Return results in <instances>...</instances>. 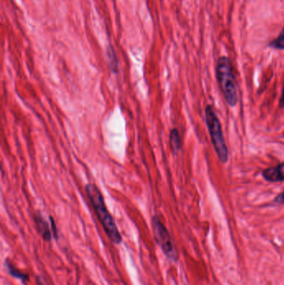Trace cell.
<instances>
[{
	"label": "cell",
	"mask_w": 284,
	"mask_h": 285,
	"mask_svg": "<svg viewBox=\"0 0 284 285\" xmlns=\"http://www.w3.org/2000/svg\"><path fill=\"white\" fill-rule=\"evenodd\" d=\"M86 193L90 200L95 213L97 214L102 227L105 231L107 236L109 237L112 243L117 245L120 244L122 241V237L118 230L115 221L113 219L111 213L107 209L102 193L97 186L92 183H88L85 186Z\"/></svg>",
	"instance_id": "cell-1"
},
{
	"label": "cell",
	"mask_w": 284,
	"mask_h": 285,
	"mask_svg": "<svg viewBox=\"0 0 284 285\" xmlns=\"http://www.w3.org/2000/svg\"><path fill=\"white\" fill-rule=\"evenodd\" d=\"M217 78L227 102L230 106H235L238 100L235 77L229 58L221 57L218 58L217 63Z\"/></svg>",
	"instance_id": "cell-2"
},
{
	"label": "cell",
	"mask_w": 284,
	"mask_h": 285,
	"mask_svg": "<svg viewBox=\"0 0 284 285\" xmlns=\"http://www.w3.org/2000/svg\"><path fill=\"white\" fill-rule=\"evenodd\" d=\"M206 122L215 151L221 162L226 163L229 158V151L224 141L221 124L212 106H208L206 109Z\"/></svg>",
	"instance_id": "cell-3"
},
{
	"label": "cell",
	"mask_w": 284,
	"mask_h": 285,
	"mask_svg": "<svg viewBox=\"0 0 284 285\" xmlns=\"http://www.w3.org/2000/svg\"><path fill=\"white\" fill-rule=\"evenodd\" d=\"M152 229L154 236L155 241L162 249L164 255L169 260L173 261L178 260V252L176 250L175 246L172 240L169 230H167L165 225L160 220L159 216L154 215L152 218Z\"/></svg>",
	"instance_id": "cell-4"
},
{
	"label": "cell",
	"mask_w": 284,
	"mask_h": 285,
	"mask_svg": "<svg viewBox=\"0 0 284 285\" xmlns=\"http://www.w3.org/2000/svg\"><path fill=\"white\" fill-rule=\"evenodd\" d=\"M34 220H35L38 233L41 235L44 241L50 242L51 239L53 238V234H52L49 224L45 220V218L42 216L41 213H37L34 216Z\"/></svg>",
	"instance_id": "cell-5"
},
{
	"label": "cell",
	"mask_w": 284,
	"mask_h": 285,
	"mask_svg": "<svg viewBox=\"0 0 284 285\" xmlns=\"http://www.w3.org/2000/svg\"><path fill=\"white\" fill-rule=\"evenodd\" d=\"M264 179L269 182L284 181V163L277 167L268 168L263 172Z\"/></svg>",
	"instance_id": "cell-6"
},
{
	"label": "cell",
	"mask_w": 284,
	"mask_h": 285,
	"mask_svg": "<svg viewBox=\"0 0 284 285\" xmlns=\"http://www.w3.org/2000/svg\"><path fill=\"white\" fill-rule=\"evenodd\" d=\"M5 265L6 267V269H7L8 273L13 278L19 279L23 284L25 285L29 282V279H30L29 275L28 274H26V273L20 271L18 268L14 266V264H12L10 260H7V259L5 260Z\"/></svg>",
	"instance_id": "cell-7"
},
{
	"label": "cell",
	"mask_w": 284,
	"mask_h": 285,
	"mask_svg": "<svg viewBox=\"0 0 284 285\" xmlns=\"http://www.w3.org/2000/svg\"><path fill=\"white\" fill-rule=\"evenodd\" d=\"M107 58H108V65H109V69L112 72L117 74L118 72L119 64H118V57L116 54L115 50L112 45H109L107 49Z\"/></svg>",
	"instance_id": "cell-8"
},
{
	"label": "cell",
	"mask_w": 284,
	"mask_h": 285,
	"mask_svg": "<svg viewBox=\"0 0 284 285\" xmlns=\"http://www.w3.org/2000/svg\"><path fill=\"white\" fill-rule=\"evenodd\" d=\"M169 142H170V146H171L173 153H178V151L181 149L182 144H181L180 135L177 129H173L171 130L170 135H169Z\"/></svg>",
	"instance_id": "cell-9"
},
{
	"label": "cell",
	"mask_w": 284,
	"mask_h": 285,
	"mask_svg": "<svg viewBox=\"0 0 284 285\" xmlns=\"http://www.w3.org/2000/svg\"><path fill=\"white\" fill-rule=\"evenodd\" d=\"M270 45L274 49H284V26L282 30L280 33L279 36L276 40H273Z\"/></svg>",
	"instance_id": "cell-10"
},
{
	"label": "cell",
	"mask_w": 284,
	"mask_h": 285,
	"mask_svg": "<svg viewBox=\"0 0 284 285\" xmlns=\"http://www.w3.org/2000/svg\"><path fill=\"white\" fill-rule=\"evenodd\" d=\"M49 219H50L51 230H52V234H53V238L55 239H58V230H57L55 221L53 219V217H51V216L49 217Z\"/></svg>",
	"instance_id": "cell-11"
},
{
	"label": "cell",
	"mask_w": 284,
	"mask_h": 285,
	"mask_svg": "<svg viewBox=\"0 0 284 285\" xmlns=\"http://www.w3.org/2000/svg\"><path fill=\"white\" fill-rule=\"evenodd\" d=\"M36 284L37 285H50L47 280L46 278H44V276L38 275L36 277Z\"/></svg>",
	"instance_id": "cell-12"
},
{
	"label": "cell",
	"mask_w": 284,
	"mask_h": 285,
	"mask_svg": "<svg viewBox=\"0 0 284 285\" xmlns=\"http://www.w3.org/2000/svg\"><path fill=\"white\" fill-rule=\"evenodd\" d=\"M275 202H277L278 204H284V192L281 193L275 198Z\"/></svg>",
	"instance_id": "cell-13"
},
{
	"label": "cell",
	"mask_w": 284,
	"mask_h": 285,
	"mask_svg": "<svg viewBox=\"0 0 284 285\" xmlns=\"http://www.w3.org/2000/svg\"><path fill=\"white\" fill-rule=\"evenodd\" d=\"M280 107L283 108L284 107V87L282 88V97L280 99Z\"/></svg>",
	"instance_id": "cell-14"
},
{
	"label": "cell",
	"mask_w": 284,
	"mask_h": 285,
	"mask_svg": "<svg viewBox=\"0 0 284 285\" xmlns=\"http://www.w3.org/2000/svg\"><path fill=\"white\" fill-rule=\"evenodd\" d=\"M283 137H284V135H283Z\"/></svg>",
	"instance_id": "cell-15"
}]
</instances>
